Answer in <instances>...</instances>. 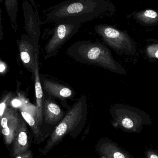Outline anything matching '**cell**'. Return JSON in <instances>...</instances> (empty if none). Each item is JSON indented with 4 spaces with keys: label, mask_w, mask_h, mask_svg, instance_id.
<instances>
[{
    "label": "cell",
    "mask_w": 158,
    "mask_h": 158,
    "mask_svg": "<svg viewBox=\"0 0 158 158\" xmlns=\"http://www.w3.org/2000/svg\"><path fill=\"white\" fill-rule=\"evenodd\" d=\"M115 6L109 0H66L48 8L45 14L55 23L72 19L81 23L112 16Z\"/></svg>",
    "instance_id": "obj_1"
},
{
    "label": "cell",
    "mask_w": 158,
    "mask_h": 158,
    "mask_svg": "<svg viewBox=\"0 0 158 158\" xmlns=\"http://www.w3.org/2000/svg\"><path fill=\"white\" fill-rule=\"evenodd\" d=\"M67 54L82 64L97 66L120 75L126 73L124 68L114 59L110 50L99 42L78 41L68 48Z\"/></svg>",
    "instance_id": "obj_2"
},
{
    "label": "cell",
    "mask_w": 158,
    "mask_h": 158,
    "mask_svg": "<svg viewBox=\"0 0 158 158\" xmlns=\"http://www.w3.org/2000/svg\"><path fill=\"white\" fill-rule=\"evenodd\" d=\"M88 114L87 98L82 96L55 127L43 151L46 155L69 134L79 132L85 124Z\"/></svg>",
    "instance_id": "obj_3"
},
{
    "label": "cell",
    "mask_w": 158,
    "mask_h": 158,
    "mask_svg": "<svg viewBox=\"0 0 158 158\" xmlns=\"http://www.w3.org/2000/svg\"><path fill=\"white\" fill-rule=\"evenodd\" d=\"M112 125L125 132L140 133L144 125L151 123L145 112L128 105L117 104L110 109Z\"/></svg>",
    "instance_id": "obj_4"
},
{
    "label": "cell",
    "mask_w": 158,
    "mask_h": 158,
    "mask_svg": "<svg viewBox=\"0 0 158 158\" xmlns=\"http://www.w3.org/2000/svg\"><path fill=\"white\" fill-rule=\"evenodd\" d=\"M94 30L105 43L117 52L128 55L136 52L135 43L126 31L103 24L96 26Z\"/></svg>",
    "instance_id": "obj_5"
},
{
    "label": "cell",
    "mask_w": 158,
    "mask_h": 158,
    "mask_svg": "<svg viewBox=\"0 0 158 158\" xmlns=\"http://www.w3.org/2000/svg\"><path fill=\"white\" fill-rule=\"evenodd\" d=\"M56 23L52 36L45 46V60L55 56L63 45L78 31L81 24L72 19Z\"/></svg>",
    "instance_id": "obj_6"
},
{
    "label": "cell",
    "mask_w": 158,
    "mask_h": 158,
    "mask_svg": "<svg viewBox=\"0 0 158 158\" xmlns=\"http://www.w3.org/2000/svg\"><path fill=\"white\" fill-rule=\"evenodd\" d=\"M65 114L61 107L52 99L48 98L44 100L43 117L48 125L56 127Z\"/></svg>",
    "instance_id": "obj_7"
},
{
    "label": "cell",
    "mask_w": 158,
    "mask_h": 158,
    "mask_svg": "<svg viewBox=\"0 0 158 158\" xmlns=\"http://www.w3.org/2000/svg\"><path fill=\"white\" fill-rule=\"evenodd\" d=\"M44 90L52 97L64 101L73 98L74 92L69 87L50 80L43 82Z\"/></svg>",
    "instance_id": "obj_8"
},
{
    "label": "cell",
    "mask_w": 158,
    "mask_h": 158,
    "mask_svg": "<svg viewBox=\"0 0 158 158\" xmlns=\"http://www.w3.org/2000/svg\"><path fill=\"white\" fill-rule=\"evenodd\" d=\"M98 152L107 158H134L110 140H102L97 147Z\"/></svg>",
    "instance_id": "obj_9"
},
{
    "label": "cell",
    "mask_w": 158,
    "mask_h": 158,
    "mask_svg": "<svg viewBox=\"0 0 158 158\" xmlns=\"http://www.w3.org/2000/svg\"><path fill=\"white\" fill-rule=\"evenodd\" d=\"M133 17L140 24L145 26H154L158 23V12L152 9L135 12Z\"/></svg>",
    "instance_id": "obj_10"
},
{
    "label": "cell",
    "mask_w": 158,
    "mask_h": 158,
    "mask_svg": "<svg viewBox=\"0 0 158 158\" xmlns=\"http://www.w3.org/2000/svg\"><path fill=\"white\" fill-rule=\"evenodd\" d=\"M38 64L36 63L35 69V95L38 106V115L40 121L41 122L43 118L44 93L41 83L39 77Z\"/></svg>",
    "instance_id": "obj_11"
},
{
    "label": "cell",
    "mask_w": 158,
    "mask_h": 158,
    "mask_svg": "<svg viewBox=\"0 0 158 158\" xmlns=\"http://www.w3.org/2000/svg\"><path fill=\"white\" fill-rule=\"evenodd\" d=\"M27 11V20L29 27L33 35L38 37L40 35V30L37 17L31 7L28 6Z\"/></svg>",
    "instance_id": "obj_12"
},
{
    "label": "cell",
    "mask_w": 158,
    "mask_h": 158,
    "mask_svg": "<svg viewBox=\"0 0 158 158\" xmlns=\"http://www.w3.org/2000/svg\"><path fill=\"white\" fill-rule=\"evenodd\" d=\"M4 2L6 9L10 19L15 23L18 11V0H4Z\"/></svg>",
    "instance_id": "obj_13"
},
{
    "label": "cell",
    "mask_w": 158,
    "mask_h": 158,
    "mask_svg": "<svg viewBox=\"0 0 158 158\" xmlns=\"http://www.w3.org/2000/svg\"><path fill=\"white\" fill-rule=\"evenodd\" d=\"M22 117L24 118V119L26 121L28 124L31 127H33L36 124V122L34 118L31 115L30 113L26 112V111H22L21 112Z\"/></svg>",
    "instance_id": "obj_14"
},
{
    "label": "cell",
    "mask_w": 158,
    "mask_h": 158,
    "mask_svg": "<svg viewBox=\"0 0 158 158\" xmlns=\"http://www.w3.org/2000/svg\"><path fill=\"white\" fill-rule=\"evenodd\" d=\"M145 158H158V151L156 149L149 148L145 152Z\"/></svg>",
    "instance_id": "obj_15"
},
{
    "label": "cell",
    "mask_w": 158,
    "mask_h": 158,
    "mask_svg": "<svg viewBox=\"0 0 158 158\" xmlns=\"http://www.w3.org/2000/svg\"><path fill=\"white\" fill-rule=\"evenodd\" d=\"M20 57L24 64H29L31 61V57L30 54V52L23 51L20 53Z\"/></svg>",
    "instance_id": "obj_16"
},
{
    "label": "cell",
    "mask_w": 158,
    "mask_h": 158,
    "mask_svg": "<svg viewBox=\"0 0 158 158\" xmlns=\"http://www.w3.org/2000/svg\"><path fill=\"white\" fill-rule=\"evenodd\" d=\"M19 143L22 146H25L27 143V136L25 132H21L19 135Z\"/></svg>",
    "instance_id": "obj_17"
},
{
    "label": "cell",
    "mask_w": 158,
    "mask_h": 158,
    "mask_svg": "<svg viewBox=\"0 0 158 158\" xmlns=\"http://www.w3.org/2000/svg\"><path fill=\"white\" fill-rule=\"evenodd\" d=\"M12 104L13 105V106L15 107H17L19 106H21V103L19 100L18 99H15V100H13L12 102Z\"/></svg>",
    "instance_id": "obj_18"
},
{
    "label": "cell",
    "mask_w": 158,
    "mask_h": 158,
    "mask_svg": "<svg viewBox=\"0 0 158 158\" xmlns=\"http://www.w3.org/2000/svg\"><path fill=\"white\" fill-rule=\"evenodd\" d=\"M5 103L2 102L0 104V116H2L3 114L5 108Z\"/></svg>",
    "instance_id": "obj_19"
},
{
    "label": "cell",
    "mask_w": 158,
    "mask_h": 158,
    "mask_svg": "<svg viewBox=\"0 0 158 158\" xmlns=\"http://www.w3.org/2000/svg\"><path fill=\"white\" fill-rule=\"evenodd\" d=\"M1 125L3 128H5L7 126V120L6 118H4L1 121Z\"/></svg>",
    "instance_id": "obj_20"
},
{
    "label": "cell",
    "mask_w": 158,
    "mask_h": 158,
    "mask_svg": "<svg viewBox=\"0 0 158 158\" xmlns=\"http://www.w3.org/2000/svg\"><path fill=\"white\" fill-rule=\"evenodd\" d=\"M2 132L3 134L4 135H7L10 133V131H9V128L8 127H6L5 128H4L2 130Z\"/></svg>",
    "instance_id": "obj_21"
},
{
    "label": "cell",
    "mask_w": 158,
    "mask_h": 158,
    "mask_svg": "<svg viewBox=\"0 0 158 158\" xmlns=\"http://www.w3.org/2000/svg\"><path fill=\"white\" fill-rule=\"evenodd\" d=\"M5 66L3 64H0V72H3L5 70Z\"/></svg>",
    "instance_id": "obj_22"
},
{
    "label": "cell",
    "mask_w": 158,
    "mask_h": 158,
    "mask_svg": "<svg viewBox=\"0 0 158 158\" xmlns=\"http://www.w3.org/2000/svg\"><path fill=\"white\" fill-rule=\"evenodd\" d=\"M156 57H157V58H158V50L156 52Z\"/></svg>",
    "instance_id": "obj_23"
},
{
    "label": "cell",
    "mask_w": 158,
    "mask_h": 158,
    "mask_svg": "<svg viewBox=\"0 0 158 158\" xmlns=\"http://www.w3.org/2000/svg\"><path fill=\"white\" fill-rule=\"evenodd\" d=\"M1 8H0V22H1Z\"/></svg>",
    "instance_id": "obj_24"
},
{
    "label": "cell",
    "mask_w": 158,
    "mask_h": 158,
    "mask_svg": "<svg viewBox=\"0 0 158 158\" xmlns=\"http://www.w3.org/2000/svg\"><path fill=\"white\" fill-rule=\"evenodd\" d=\"M2 2V0H0V2Z\"/></svg>",
    "instance_id": "obj_25"
},
{
    "label": "cell",
    "mask_w": 158,
    "mask_h": 158,
    "mask_svg": "<svg viewBox=\"0 0 158 158\" xmlns=\"http://www.w3.org/2000/svg\"><path fill=\"white\" fill-rule=\"evenodd\" d=\"M18 158H21L20 157H18Z\"/></svg>",
    "instance_id": "obj_26"
}]
</instances>
